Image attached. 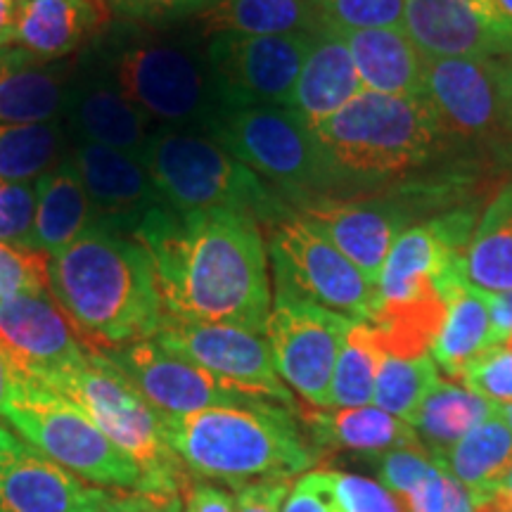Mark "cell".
<instances>
[{"label": "cell", "instance_id": "obj_1", "mask_svg": "<svg viewBox=\"0 0 512 512\" xmlns=\"http://www.w3.org/2000/svg\"><path fill=\"white\" fill-rule=\"evenodd\" d=\"M133 238L150 252L166 316L264 335L273 299L264 233L254 219L162 204Z\"/></svg>", "mask_w": 512, "mask_h": 512}, {"label": "cell", "instance_id": "obj_2", "mask_svg": "<svg viewBox=\"0 0 512 512\" xmlns=\"http://www.w3.org/2000/svg\"><path fill=\"white\" fill-rule=\"evenodd\" d=\"M48 290L88 347H121L162 328L150 252L119 230L95 226L50 254Z\"/></svg>", "mask_w": 512, "mask_h": 512}, {"label": "cell", "instance_id": "obj_3", "mask_svg": "<svg viewBox=\"0 0 512 512\" xmlns=\"http://www.w3.org/2000/svg\"><path fill=\"white\" fill-rule=\"evenodd\" d=\"M164 420L185 470L233 489L275 479L292 482L318 463V448L304 439L294 411L275 401L249 399Z\"/></svg>", "mask_w": 512, "mask_h": 512}, {"label": "cell", "instance_id": "obj_4", "mask_svg": "<svg viewBox=\"0 0 512 512\" xmlns=\"http://www.w3.org/2000/svg\"><path fill=\"white\" fill-rule=\"evenodd\" d=\"M209 43V41H207ZM202 36L121 29L88 53L152 126L207 133L226 100Z\"/></svg>", "mask_w": 512, "mask_h": 512}, {"label": "cell", "instance_id": "obj_5", "mask_svg": "<svg viewBox=\"0 0 512 512\" xmlns=\"http://www.w3.org/2000/svg\"><path fill=\"white\" fill-rule=\"evenodd\" d=\"M313 133L347 190L411 176L451 140L427 95L394 98L368 91L313 126Z\"/></svg>", "mask_w": 512, "mask_h": 512}, {"label": "cell", "instance_id": "obj_6", "mask_svg": "<svg viewBox=\"0 0 512 512\" xmlns=\"http://www.w3.org/2000/svg\"><path fill=\"white\" fill-rule=\"evenodd\" d=\"M143 159L159 200L174 211H233L271 228L297 214L273 185L207 133L159 128Z\"/></svg>", "mask_w": 512, "mask_h": 512}, {"label": "cell", "instance_id": "obj_7", "mask_svg": "<svg viewBox=\"0 0 512 512\" xmlns=\"http://www.w3.org/2000/svg\"><path fill=\"white\" fill-rule=\"evenodd\" d=\"M53 392L62 394L112 439L143 475V494L181 496L190 484L185 465L166 437L162 413L128 384L107 358L88 347L86 363L67 373Z\"/></svg>", "mask_w": 512, "mask_h": 512}, {"label": "cell", "instance_id": "obj_8", "mask_svg": "<svg viewBox=\"0 0 512 512\" xmlns=\"http://www.w3.org/2000/svg\"><path fill=\"white\" fill-rule=\"evenodd\" d=\"M209 136L271 183L287 202L347 197L316 133L290 107H238L223 112Z\"/></svg>", "mask_w": 512, "mask_h": 512}, {"label": "cell", "instance_id": "obj_9", "mask_svg": "<svg viewBox=\"0 0 512 512\" xmlns=\"http://www.w3.org/2000/svg\"><path fill=\"white\" fill-rule=\"evenodd\" d=\"M0 415L19 437L76 477L95 486L143 494L138 465L76 403L53 389L10 382V396Z\"/></svg>", "mask_w": 512, "mask_h": 512}, {"label": "cell", "instance_id": "obj_10", "mask_svg": "<svg viewBox=\"0 0 512 512\" xmlns=\"http://www.w3.org/2000/svg\"><path fill=\"white\" fill-rule=\"evenodd\" d=\"M275 292L304 299L351 320H370L377 287L299 214L280 221L268 238Z\"/></svg>", "mask_w": 512, "mask_h": 512}, {"label": "cell", "instance_id": "obj_11", "mask_svg": "<svg viewBox=\"0 0 512 512\" xmlns=\"http://www.w3.org/2000/svg\"><path fill=\"white\" fill-rule=\"evenodd\" d=\"M351 323L342 313L275 292L264 337L280 380L311 408H330L332 373Z\"/></svg>", "mask_w": 512, "mask_h": 512}, {"label": "cell", "instance_id": "obj_12", "mask_svg": "<svg viewBox=\"0 0 512 512\" xmlns=\"http://www.w3.org/2000/svg\"><path fill=\"white\" fill-rule=\"evenodd\" d=\"M0 358L12 384L53 389L86 363L88 344L50 292H24L0 302Z\"/></svg>", "mask_w": 512, "mask_h": 512}, {"label": "cell", "instance_id": "obj_13", "mask_svg": "<svg viewBox=\"0 0 512 512\" xmlns=\"http://www.w3.org/2000/svg\"><path fill=\"white\" fill-rule=\"evenodd\" d=\"M157 344L188 358L252 399L275 401L297 413V401L275 370L264 335L219 323H192L166 316L155 337Z\"/></svg>", "mask_w": 512, "mask_h": 512}, {"label": "cell", "instance_id": "obj_14", "mask_svg": "<svg viewBox=\"0 0 512 512\" xmlns=\"http://www.w3.org/2000/svg\"><path fill=\"white\" fill-rule=\"evenodd\" d=\"M475 228V211L451 209L403 230L377 280V304L444 294L463 280V256Z\"/></svg>", "mask_w": 512, "mask_h": 512}, {"label": "cell", "instance_id": "obj_15", "mask_svg": "<svg viewBox=\"0 0 512 512\" xmlns=\"http://www.w3.org/2000/svg\"><path fill=\"white\" fill-rule=\"evenodd\" d=\"M316 34L214 36L207 50L228 110L290 107Z\"/></svg>", "mask_w": 512, "mask_h": 512}, {"label": "cell", "instance_id": "obj_16", "mask_svg": "<svg viewBox=\"0 0 512 512\" xmlns=\"http://www.w3.org/2000/svg\"><path fill=\"white\" fill-rule=\"evenodd\" d=\"M126 377L136 392L162 413L181 418L216 406H235L252 396L240 394L219 377L190 363L188 358L164 349L155 339L121 344V347H91Z\"/></svg>", "mask_w": 512, "mask_h": 512}, {"label": "cell", "instance_id": "obj_17", "mask_svg": "<svg viewBox=\"0 0 512 512\" xmlns=\"http://www.w3.org/2000/svg\"><path fill=\"white\" fill-rule=\"evenodd\" d=\"M425 95L448 138L508 145L503 57L427 60Z\"/></svg>", "mask_w": 512, "mask_h": 512}, {"label": "cell", "instance_id": "obj_18", "mask_svg": "<svg viewBox=\"0 0 512 512\" xmlns=\"http://www.w3.org/2000/svg\"><path fill=\"white\" fill-rule=\"evenodd\" d=\"M413 207H418V200L403 195H377L361 200L330 197L304 204L297 214L318 228L366 275L368 283L377 287L389 249L403 230L415 226Z\"/></svg>", "mask_w": 512, "mask_h": 512}, {"label": "cell", "instance_id": "obj_19", "mask_svg": "<svg viewBox=\"0 0 512 512\" xmlns=\"http://www.w3.org/2000/svg\"><path fill=\"white\" fill-rule=\"evenodd\" d=\"M119 494L76 477L0 425V512H98Z\"/></svg>", "mask_w": 512, "mask_h": 512}, {"label": "cell", "instance_id": "obj_20", "mask_svg": "<svg viewBox=\"0 0 512 512\" xmlns=\"http://www.w3.org/2000/svg\"><path fill=\"white\" fill-rule=\"evenodd\" d=\"M403 31L427 60L512 55V29L494 0H406Z\"/></svg>", "mask_w": 512, "mask_h": 512}, {"label": "cell", "instance_id": "obj_21", "mask_svg": "<svg viewBox=\"0 0 512 512\" xmlns=\"http://www.w3.org/2000/svg\"><path fill=\"white\" fill-rule=\"evenodd\" d=\"M62 121L72 143L112 147L138 155H143L157 131L91 55L74 67Z\"/></svg>", "mask_w": 512, "mask_h": 512}, {"label": "cell", "instance_id": "obj_22", "mask_svg": "<svg viewBox=\"0 0 512 512\" xmlns=\"http://www.w3.org/2000/svg\"><path fill=\"white\" fill-rule=\"evenodd\" d=\"M69 159L79 171L98 226L136 235L140 223L162 207L145 159L138 152L72 143Z\"/></svg>", "mask_w": 512, "mask_h": 512}, {"label": "cell", "instance_id": "obj_23", "mask_svg": "<svg viewBox=\"0 0 512 512\" xmlns=\"http://www.w3.org/2000/svg\"><path fill=\"white\" fill-rule=\"evenodd\" d=\"M110 22L105 0H17L12 48L34 62H62Z\"/></svg>", "mask_w": 512, "mask_h": 512}, {"label": "cell", "instance_id": "obj_24", "mask_svg": "<svg viewBox=\"0 0 512 512\" xmlns=\"http://www.w3.org/2000/svg\"><path fill=\"white\" fill-rule=\"evenodd\" d=\"M354 60L363 91L394 98L425 95L427 57L403 27L339 31Z\"/></svg>", "mask_w": 512, "mask_h": 512}, {"label": "cell", "instance_id": "obj_25", "mask_svg": "<svg viewBox=\"0 0 512 512\" xmlns=\"http://www.w3.org/2000/svg\"><path fill=\"white\" fill-rule=\"evenodd\" d=\"M74 67L34 62L15 48L0 55V124L29 126L62 121Z\"/></svg>", "mask_w": 512, "mask_h": 512}, {"label": "cell", "instance_id": "obj_26", "mask_svg": "<svg viewBox=\"0 0 512 512\" xmlns=\"http://www.w3.org/2000/svg\"><path fill=\"white\" fill-rule=\"evenodd\" d=\"M361 93L363 83L358 79L347 41L339 31L323 29L313 38L309 57L294 83L290 110L313 128L347 107Z\"/></svg>", "mask_w": 512, "mask_h": 512}, {"label": "cell", "instance_id": "obj_27", "mask_svg": "<svg viewBox=\"0 0 512 512\" xmlns=\"http://www.w3.org/2000/svg\"><path fill=\"white\" fill-rule=\"evenodd\" d=\"M299 415L316 448L377 456L392 448L420 446L418 434L408 422L373 403L358 408H309Z\"/></svg>", "mask_w": 512, "mask_h": 512}, {"label": "cell", "instance_id": "obj_28", "mask_svg": "<svg viewBox=\"0 0 512 512\" xmlns=\"http://www.w3.org/2000/svg\"><path fill=\"white\" fill-rule=\"evenodd\" d=\"M98 226L95 211L69 155L36 181V209L31 247L55 254Z\"/></svg>", "mask_w": 512, "mask_h": 512}, {"label": "cell", "instance_id": "obj_29", "mask_svg": "<svg viewBox=\"0 0 512 512\" xmlns=\"http://www.w3.org/2000/svg\"><path fill=\"white\" fill-rule=\"evenodd\" d=\"M328 29L311 0H211L197 15V34L214 36H285L320 34Z\"/></svg>", "mask_w": 512, "mask_h": 512}, {"label": "cell", "instance_id": "obj_30", "mask_svg": "<svg viewBox=\"0 0 512 512\" xmlns=\"http://www.w3.org/2000/svg\"><path fill=\"white\" fill-rule=\"evenodd\" d=\"M444 299L446 318L432 342L430 356L439 370L460 380L472 361L496 347L494 328L484 292L467 285L465 280L448 287Z\"/></svg>", "mask_w": 512, "mask_h": 512}, {"label": "cell", "instance_id": "obj_31", "mask_svg": "<svg viewBox=\"0 0 512 512\" xmlns=\"http://www.w3.org/2000/svg\"><path fill=\"white\" fill-rule=\"evenodd\" d=\"M496 413V403L482 399L463 384L439 377L408 425L432 458L444 460L467 432Z\"/></svg>", "mask_w": 512, "mask_h": 512}, {"label": "cell", "instance_id": "obj_32", "mask_svg": "<svg viewBox=\"0 0 512 512\" xmlns=\"http://www.w3.org/2000/svg\"><path fill=\"white\" fill-rule=\"evenodd\" d=\"M463 280L486 294L512 290V181L479 216L463 256Z\"/></svg>", "mask_w": 512, "mask_h": 512}, {"label": "cell", "instance_id": "obj_33", "mask_svg": "<svg viewBox=\"0 0 512 512\" xmlns=\"http://www.w3.org/2000/svg\"><path fill=\"white\" fill-rule=\"evenodd\" d=\"M444 463L470 494H491L512 470V432L501 415L494 413L467 432L448 451Z\"/></svg>", "mask_w": 512, "mask_h": 512}, {"label": "cell", "instance_id": "obj_34", "mask_svg": "<svg viewBox=\"0 0 512 512\" xmlns=\"http://www.w3.org/2000/svg\"><path fill=\"white\" fill-rule=\"evenodd\" d=\"M69 147L72 140L62 121L29 126L0 124V178L36 183L69 155Z\"/></svg>", "mask_w": 512, "mask_h": 512}, {"label": "cell", "instance_id": "obj_35", "mask_svg": "<svg viewBox=\"0 0 512 512\" xmlns=\"http://www.w3.org/2000/svg\"><path fill=\"white\" fill-rule=\"evenodd\" d=\"M382 351L368 320H354L339 349L330 387V408L370 406Z\"/></svg>", "mask_w": 512, "mask_h": 512}, {"label": "cell", "instance_id": "obj_36", "mask_svg": "<svg viewBox=\"0 0 512 512\" xmlns=\"http://www.w3.org/2000/svg\"><path fill=\"white\" fill-rule=\"evenodd\" d=\"M439 368L430 354L425 356H387L382 354L375 377L373 406L394 418L411 422L420 403L439 382Z\"/></svg>", "mask_w": 512, "mask_h": 512}, {"label": "cell", "instance_id": "obj_37", "mask_svg": "<svg viewBox=\"0 0 512 512\" xmlns=\"http://www.w3.org/2000/svg\"><path fill=\"white\" fill-rule=\"evenodd\" d=\"M335 31L403 27L406 0H311Z\"/></svg>", "mask_w": 512, "mask_h": 512}, {"label": "cell", "instance_id": "obj_38", "mask_svg": "<svg viewBox=\"0 0 512 512\" xmlns=\"http://www.w3.org/2000/svg\"><path fill=\"white\" fill-rule=\"evenodd\" d=\"M375 463L380 484L387 486L392 494L403 503L415 489L422 484V479L432 472L439 458H432L422 446L392 448V451L370 456Z\"/></svg>", "mask_w": 512, "mask_h": 512}, {"label": "cell", "instance_id": "obj_39", "mask_svg": "<svg viewBox=\"0 0 512 512\" xmlns=\"http://www.w3.org/2000/svg\"><path fill=\"white\" fill-rule=\"evenodd\" d=\"M48 290V254L0 242V302Z\"/></svg>", "mask_w": 512, "mask_h": 512}, {"label": "cell", "instance_id": "obj_40", "mask_svg": "<svg viewBox=\"0 0 512 512\" xmlns=\"http://www.w3.org/2000/svg\"><path fill=\"white\" fill-rule=\"evenodd\" d=\"M36 185L0 178V242L24 249L31 247L34 230Z\"/></svg>", "mask_w": 512, "mask_h": 512}, {"label": "cell", "instance_id": "obj_41", "mask_svg": "<svg viewBox=\"0 0 512 512\" xmlns=\"http://www.w3.org/2000/svg\"><path fill=\"white\" fill-rule=\"evenodd\" d=\"M325 477L342 512H406L399 498L375 479L339 470H325Z\"/></svg>", "mask_w": 512, "mask_h": 512}, {"label": "cell", "instance_id": "obj_42", "mask_svg": "<svg viewBox=\"0 0 512 512\" xmlns=\"http://www.w3.org/2000/svg\"><path fill=\"white\" fill-rule=\"evenodd\" d=\"M460 382L496 406L512 403V351L503 347L489 349L465 368Z\"/></svg>", "mask_w": 512, "mask_h": 512}, {"label": "cell", "instance_id": "obj_43", "mask_svg": "<svg viewBox=\"0 0 512 512\" xmlns=\"http://www.w3.org/2000/svg\"><path fill=\"white\" fill-rule=\"evenodd\" d=\"M119 17L143 24V27H166L197 17L211 0H105Z\"/></svg>", "mask_w": 512, "mask_h": 512}, {"label": "cell", "instance_id": "obj_44", "mask_svg": "<svg viewBox=\"0 0 512 512\" xmlns=\"http://www.w3.org/2000/svg\"><path fill=\"white\" fill-rule=\"evenodd\" d=\"M280 512H342L332 496L325 470H309L292 484Z\"/></svg>", "mask_w": 512, "mask_h": 512}, {"label": "cell", "instance_id": "obj_45", "mask_svg": "<svg viewBox=\"0 0 512 512\" xmlns=\"http://www.w3.org/2000/svg\"><path fill=\"white\" fill-rule=\"evenodd\" d=\"M290 479H275V482H252L235 489V510L238 512H280L287 494H290Z\"/></svg>", "mask_w": 512, "mask_h": 512}, {"label": "cell", "instance_id": "obj_46", "mask_svg": "<svg viewBox=\"0 0 512 512\" xmlns=\"http://www.w3.org/2000/svg\"><path fill=\"white\" fill-rule=\"evenodd\" d=\"M183 512H238L235 496L209 482H190L181 496Z\"/></svg>", "mask_w": 512, "mask_h": 512}, {"label": "cell", "instance_id": "obj_47", "mask_svg": "<svg viewBox=\"0 0 512 512\" xmlns=\"http://www.w3.org/2000/svg\"><path fill=\"white\" fill-rule=\"evenodd\" d=\"M486 306L491 313V328H494V342L501 347L503 339L512 330V290L501 294H486Z\"/></svg>", "mask_w": 512, "mask_h": 512}, {"label": "cell", "instance_id": "obj_48", "mask_svg": "<svg viewBox=\"0 0 512 512\" xmlns=\"http://www.w3.org/2000/svg\"><path fill=\"white\" fill-rule=\"evenodd\" d=\"M174 498V496H171ZM166 496H150V494H136V491H124L114 503L107 505L98 512H164L166 503L171 501Z\"/></svg>", "mask_w": 512, "mask_h": 512}, {"label": "cell", "instance_id": "obj_49", "mask_svg": "<svg viewBox=\"0 0 512 512\" xmlns=\"http://www.w3.org/2000/svg\"><path fill=\"white\" fill-rule=\"evenodd\" d=\"M17 22V0H0V53L12 48Z\"/></svg>", "mask_w": 512, "mask_h": 512}, {"label": "cell", "instance_id": "obj_50", "mask_svg": "<svg viewBox=\"0 0 512 512\" xmlns=\"http://www.w3.org/2000/svg\"><path fill=\"white\" fill-rule=\"evenodd\" d=\"M503 95H505V133L512 150V55L503 57Z\"/></svg>", "mask_w": 512, "mask_h": 512}, {"label": "cell", "instance_id": "obj_51", "mask_svg": "<svg viewBox=\"0 0 512 512\" xmlns=\"http://www.w3.org/2000/svg\"><path fill=\"white\" fill-rule=\"evenodd\" d=\"M489 501L494 512H512V470L510 475L503 479V484L498 486L496 491H491Z\"/></svg>", "mask_w": 512, "mask_h": 512}, {"label": "cell", "instance_id": "obj_52", "mask_svg": "<svg viewBox=\"0 0 512 512\" xmlns=\"http://www.w3.org/2000/svg\"><path fill=\"white\" fill-rule=\"evenodd\" d=\"M10 396V375H8V368H5L3 358H0V413H3V406L5 401H8Z\"/></svg>", "mask_w": 512, "mask_h": 512}, {"label": "cell", "instance_id": "obj_53", "mask_svg": "<svg viewBox=\"0 0 512 512\" xmlns=\"http://www.w3.org/2000/svg\"><path fill=\"white\" fill-rule=\"evenodd\" d=\"M498 15L503 17V22L512 29V0H494Z\"/></svg>", "mask_w": 512, "mask_h": 512}, {"label": "cell", "instance_id": "obj_54", "mask_svg": "<svg viewBox=\"0 0 512 512\" xmlns=\"http://www.w3.org/2000/svg\"><path fill=\"white\" fill-rule=\"evenodd\" d=\"M496 413L501 415L505 425H508V430L512 432V403H501V406H496Z\"/></svg>", "mask_w": 512, "mask_h": 512}, {"label": "cell", "instance_id": "obj_55", "mask_svg": "<svg viewBox=\"0 0 512 512\" xmlns=\"http://www.w3.org/2000/svg\"><path fill=\"white\" fill-rule=\"evenodd\" d=\"M164 512H183V510H181V496H174V498H171V501L166 503Z\"/></svg>", "mask_w": 512, "mask_h": 512}, {"label": "cell", "instance_id": "obj_56", "mask_svg": "<svg viewBox=\"0 0 512 512\" xmlns=\"http://www.w3.org/2000/svg\"><path fill=\"white\" fill-rule=\"evenodd\" d=\"M501 347H503V349H508V351H512V330L508 332V335H505V339H503Z\"/></svg>", "mask_w": 512, "mask_h": 512}, {"label": "cell", "instance_id": "obj_57", "mask_svg": "<svg viewBox=\"0 0 512 512\" xmlns=\"http://www.w3.org/2000/svg\"><path fill=\"white\" fill-rule=\"evenodd\" d=\"M0 55H3V53H0Z\"/></svg>", "mask_w": 512, "mask_h": 512}]
</instances>
